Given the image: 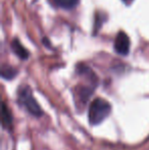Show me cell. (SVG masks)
I'll return each instance as SVG.
<instances>
[{
  "label": "cell",
  "mask_w": 149,
  "mask_h": 150,
  "mask_svg": "<svg viewBox=\"0 0 149 150\" xmlns=\"http://www.w3.org/2000/svg\"><path fill=\"white\" fill-rule=\"evenodd\" d=\"M112 106L103 98H96L92 101L89 108V122L91 125H98L109 115Z\"/></svg>",
  "instance_id": "1"
},
{
  "label": "cell",
  "mask_w": 149,
  "mask_h": 150,
  "mask_svg": "<svg viewBox=\"0 0 149 150\" xmlns=\"http://www.w3.org/2000/svg\"><path fill=\"white\" fill-rule=\"evenodd\" d=\"M18 99L20 104H22L29 112L35 117H41L42 109L40 105L38 104L36 99L34 98L32 94V90L29 86L24 85L20 87L18 91Z\"/></svg>",
  "instance_id": "2"
},
{
  "label": "cell",
  "mask_w": 149,
  "mask_h": 150,
  "mask_svg": "<svg viewBox=\"0 0 149 150\" xmlns=\"http://www.w3.org/2000/svg\"><path fill=\"white\" fill-rule=\"evenodd\" d=\"M114 49L121 55H127L130 51V39L124 31L117 33L114 39Z\"/></svg>",
  "instance_id": "3"
},
{
  "label": "cell",
  "mask_w": 149,
  "mask_h": 150,
  "mask_svg": "<svg viewBox=\"0 0 149 150\" xmlns=\"http://www.w3.org/2000/svg\"><path fill=\"white\" fill-rule=\"evenodd\" d=\"M11 49L13 53L20 59H27L29 57V51L20 44V42L16 38L11 41Z\"/></svg>",
  "instance_id": "4"
},
{
  "label": "cell",
  "mask_w": 149,
  "mask_h": 150,
  "mask_svg": "<svg viewBox=\"0 0 149 150\" xmlns=\"http://www.w3.org/2000/svg\"><path fill=\"white\" fill-rule=\"evenodd\" d=\"M1 120L2 126L5 129H10L12 126V115L9 107L5 103H2V111H1Z\"/></svg>",
  "instance_id": "5"
},
{
  "label": "cell",
  "mask_w": 149,
  "mask_h": 150,
  "mask_svg": "<svg viewBox=\"0 0 149 150\" xmlns=\"http://www.w3.org/2000/svg\"><path fill=\"white\" fill-rule=\"evenodd\" d=\"M80 0H50L52 4L56 7L64 8V9H71L74 8Z\"/></svg>",
  "instance_id": "6"
},
{
  "label": "cell",
  "mask_w": 149,
  "mask_h": 150,
  "mask_svg": "<svg viewBox=\"0 0 149 150\" xmlns=\"http://www.w3.org/2000/svg\"><path fill=\"white\" fill-rule=\"evenodd\" d=\"M16 69L12 67L11 65L8 64H2L1 67V77L6 80H11L16 77Z\"/></svg>",
  "instance_id": "7"
},
{
  "label": "cell",
  "mask_w": 149,
  "mask_h": 150,
  "mask_svg": "<svg viewBox=\"0 0 149 150\" xmlns=\"http://www.w3.org/2000/svg\"><path fill=\"white\" fill-rule=\"evenodd\" d=\"M124 2H126V3H130V2H132L133 0H123Z\"/></svg>",
  "instance_id": "8"
}]
</instances>
